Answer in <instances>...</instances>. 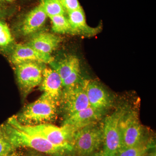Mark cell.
<instances>
[{
    "instance_id": "cell-1",
    "label": "cell",
    "mask_w": 156,
    "mask_h": 156,
    "mask_svg": "<svg viewBox=\"0 0 156 156\" xmlns=\"http://www.w3.org/2000/svg\"><path fill=\"white\" fill-rule=\"evenodd\" d=\"M1 126L7 139L15 149L28 147L52 156H69L72 154L68 151L53 145L37 134L22 131L7 122Z\"/></svg>"
},
{
    "instance_id": "cell-2",
    "label": "cell",
    "mask_w": 156,
    "mask_h": 156,
    "mask_svg": "<svg viewBox=\"0 0 156 156\" xmlns=\"http://www.w3.org/2000/svg\"><path fill=\"white\" fill-rule=\"evenodd\" d=\"M6 122L22 131L42 136L53 145L63 148L72 154H74V135L76 131L72 127L66 126L58 127L50 123L24 126L17 122L15 116L9 118Z\"/></svg>"
},
{
    "instance_id": "cell-3",
    "label": "cell",
    "mask_w": 156,
    "mask_h": 156,
    "mask_svg": "<svg viewBox=\"0 0 156 156\" xmlns=\"http://www.w3.org/2000/svg\"><path fill=\"white\" fill-rule=\"evenodd\" d=\"M58 105L53 98L43 93L38 99L27 105L15 117L18 122L24 126L49 123L56 119Z\"/></svg>"
},
{
    "instance_id": "cell-4",
    "label": "cell",
    "mask_w": 156,
    "mask_h": 156,
    "mask_svg": "<svg viewBox=\"0 0 156 156\" xmlns=\"http://www.w3.org/2000/svg\"><path fill=\"white\" fill-rule=\"evenodd\" d=\"M127 111L126 108H117L105 119L102 124L103 149L101 156H117L121 147L119 122L121 118Z\"/></svg>"
},
{
    "instance_id": "cell-5",
    "label": "cell",
    "mask_w": 156,
    "mask_h": 156,
    "mask_svg": "<svg viewBox=\"0 0 156 156\" xmlns=\"http://www.w3.org/2000/svg\"><path fill=\"white\" fill-rule=\"evenodd\" d=\"M102 126L97 122L79 129L74 135V151L78 156H87L96 152L102 145Z\"/></svg>"
},
{
    "instance_id": "cell-6",
    "label": "cell",
    "mask_w": 156,
    "mask_h": 156,
    "mask_svg": "<svg viewBox=\"0 0 156 156\" xmlns=\"http://www.w3.org/2000/svg\"><path fill=\"white\" fill-rule=\"evenodd\" d=\"M59 105L65 119L90 106L83 80L74 87L63 89Z\"/></svg>"
},
{
    "instance_id": "cell-7",
    "label": "cell",
    "mask_w": 156,
    "mask_h": 156,
    "mask_svg": "<svg viewBox=\"0 0 156 156\" xmlns=\"http://www.w3.org/2000/svg\"><path fill=\"white\" fill-rule=\"evenodd\" d=\"M119 129L121 137L120 151L138 144L143 139L142 126L137 113L133 111L127 110L124 114L120 119Z\"/></svg>"
},
{
    "instance_id": "cell-8",
    "label": "cell",
    "mask_w": 156,
    "mask_h": 156,
    "mask_svg": "<svg viewBox=\"0 0 156 156\" xmlns=\"http://www.w3.org/2000/svg\"><path fill=\"white\" fill-rule=\"evenodd\" d=\"M44 64L29 62L15 66L18 85L24 95H27L34 88L41 85L45 67Z\"/></svg>"
},
{
    "instance_id": "cell-9",
    "label": "cell",
    "mask_w": 156,
    "mask_h": 156,
    "mask_svg": "<svg viewBox=\"0 0 156 156\" xmlns=\"http://www.w3.org/2000/svg\"><path fill=\"white\" fill-rule=\"evenodd\" d=\"M83 84L90 106L102 112L111 106V98L99 83L91 80H84Z\"/></svg>"
},
{
    "instance_id": "cell-10",
    "label": "cell",
    "mask_w": 156,
    "mask_h": 156,
    "mask_svg": "<svg viewBox=\"0 0 156 156\" xmlns=\"http://www.w3.org/2000/svg\"><path fill=\"white\" fill-rule=\"evenodd\" d=\"M11 60L12 63L16 66L29 62L50 64L55 59L50 54L41 53L27 44H22L15 46Z\"/></svg>"
},
{
    "instance_id": "cell-11",
    "label": "cell",
    "mask_w": 156,
    "mask_h": 156,
    "mask_svg": "<svg viewBox=\"0 0 156 156\" xmlns=\"http://www.w3.org/2000/svg\"><path fill=\"white\" fill-rule=\"evenodd\" d=\"M40 86L43 93L53 98L59 105L63 87L62 80L58 73L53 68L45 67Z\"/></svg>"
},
{
    "instance_id": "cell-12",
    "label": "cell",
    "mask_w": 156,
    "mask_h": 156,
    "mask_svg": "<svg viewBox=\"0 0 156 156\" xmlns=\"http://www.w3.org/2000/svg\"><path fill=\"white\" fill-rule=\"evenodd\" d=\"M104 112L89 106L64 119L62 126H69L76 131L90 124L97 122Z\"/></svg>"
},
{
    "instance_id": "cell-13",
    "label": "cell",
    "mask_w": 156,
    "mask_h": 156,
    "mask_svg": "<svg viewBox=\"0 0 156 156\" xmlns=\"http://www.w3.org/2000/svg\"><path fill=\"white\" fill-rule=\"evenodd\" d=\"M48 16L41 4L27 14L20 27L22 35H30L35 33L45 24Z\"/></svg>"
},
{
    "instance_id": "cell-14",
    "label": "cell",
    "mask_w": 156,
    "mask_h": 156,
    "mask_svg": "<svg viewBox=\"0 0 156 156\" xmlns=\"http://www.w3.org/2000/svg\"><path fill=\"white\" fill-rule=\"evenodd\" d=\"M67 12L73 34L92 37L96 35L101 30L100 27H92L87 24L85 13L82 8Z\"/></svg>"
},
{
    "instance_id": "cell-15",
    "label": "cell",
    "mask_w": 156,
    "mask_h": 156,
    "mask_svg": "<svg viewBox=\"0 0 156 156\" xmlns=\"http://www.w3.org/2000/svg\"><path fill=\"white\" fill-rule=\"evenodd\" d=\"M61 39L50 33L41 32L35 35L27 44L39 52L50 54L58 47Z\"/></svg>"
},
{
    "instance_id": "cell-16",
    "label": "cell",
    "mask_w": 156,
    "mask_h": 156,
    "mask_svg": "<svg viewBox=\"0 0 156 156\" xmlns=\"http://www.w3.org/2000/svg\"><path fill=\"white\" fill-rule=\"evenodd\" d=\"M50 65L52 68L58 73L62 82L76 68L80 66L79 58L74 55L68 56L58 61H55L54 60Z\"/></svg>"
},
{
    "instance_id": "cell-17",
    "label": "cell",
    "mask_w": 156,
    "mask_h": 156,
    "mask_svg": "<svg viewBox=\"0 0 156 156\" xmlns=\"http://www.w3.org/2000/svg\"><path fill=\"white\" fill-rule=\"evenodd\" d=\"M154 147V144L151 141L143 139L138 144L120 151L117 156H138L147 153Z\"/></svg>"
},
{
    "instance_id": "cell-18",
    "label": "cell",
    "mask_w": 156,
    "mask_h": 156,
    "mask_svg": "<svg viewBox=\"0 0 156 156\" xmlns=\"http://www.w3.org/2000/svg\"><path fill=\"white\" fill-rule=\"evenodd\" d=\"M52 23V30L54 33L59 34H71L73 31L68 18L64 14L56 15L49 17Z\"/></svg>"
},
{
    "instance_id": "cell-19",
    "label": "cell",
    "mask_w": 156,
    "mask_h": 156,
    "mask_svg": "<svg viewBox=\"0 0 156 156\" xmlns=\"http://www.w3.org/2000/svg\"><path fill=\"white\" fill-rule=\"evenodd\" d=\"M40 4L48 17L65 14V10L60 0H41Z\"/></svg>"
},
{
    "instance_id": "cell-20",
    "label": "cell",
    "mask_w": 156,
    "mask_h": 156,
    "mask_svg": "<svg viewBox=\"0 0 156 156\" xmlns=\"http://www.w3.org/2000/svg\"><path fill=\"white\" fill-rule=\"evenodd\" d=\"M13 41V37L9 27L0 20V48H7Z\"/></svg>"
},
{
    "instance_id": "cell-21",
    "label": "cell",
    "mask_w": 156,
    "mask_h": 156,
    "mask_svg": "<svg viewBox=\"0 0 156 156\" xmlns=\"http://www.w3.org/2000/svg\"><path fill=\"white\" fill-rule=\"evenodd\" d=\"M82 80L80 66L76 68L71 73L62 81L63 89H67L74 87Z\"/></svg>"
},
{
    "instance_id": "cell-22",
    "label": "cell",
    "mask_w": 156,
    "mask_h": 156,
    "mask_svg": "<svg viewBox=\"0 0 156 156\" xmlns=\"http://www.w3.org/2000/svg\"><path fill=\"white\" fill-rule=\"evenodd\" d=\"M15 148L7 139L0 126V156L9 154L14 151Z\"/></svg>"
},
{
    "instance_id": "cell-23",
    "label": "cell",
    "mask_w": 156,
    "mask_h": 156,
    "mask_svg": "<svg viewBox=\"0 0 156 156\" xmlns=\"http://www.w3.org/2000/svg\"><path fill=\"white\" fill-rule=\"evenodd\" d=\"M65 11L67 12L82 8L78 0H60Z\"/></svg>"
},
{
    "instance_id": "cell-24",
    "label": "cell",
    "mask_w": 156,
    "mask_h": 156,
    "mask_svg": "<svg viewBox=\"0 0 156 156\" xmlns=\"http://www.w3.org/2000/svg\"><path fill=\"white\" fill-rule=\"evenodd\" d=\"M4 156H21L18 154V153L15 152V151L9 154L6 155Z\"/></svg>"
},
{
    "instance_id": "cell-25",
    "label": "cell",
    "mask_w": 156,
    "mask_h": 156,
    "mask_svg": "<svg viewBox=\"0 0 156 156\" xmlns=\"http://www.w3.org/2000/svg\"><path fill=\"white\" fill-rule=\"evenodd\" d=\"M87 156H101V152H96L94 153L91 154Z\"/></svg>"
},
{
    "instance_id": "cell-26",
    "label": "cell",
    "mask_w": 156,
    "mask_h": 156,
    "mask_svg": "<svg viewBox=\"0 0 156 156\" xmlns=\"http://www.w3.org/2000/svg\"><path fill=\"white\" fill-rule=\"evenodd\" d=\"M147 156H156V151H154L149 154H148Z\"/></svg>"
},
{
    "instance_id": "cell-27",
    "label": "cell",
    "mask_w": 156,
    "mask_h": 156,
    "mask_svg": "<svg viewBox=\"0 0 156 156\" xmlns=\"http://www.w3.org/2000/svg\"><path fill=\"white\" fill-rule=\"evenodd\" d=\"M15 0H0V2H12Z\"/></svg>"
},
{
    "instance_id": "cell-28",
    "label": "cell",
    "mask_w": 156,
    "mask_h": 156,
    "mask_svg": "<svg viewBox=\"0 0 156 156\" xmlns=\"http://www.w3.org/2000/svg\"><path fill=\"white\" fill-rule=\"evenodd\" d=\"M147 153H146L142 154L138 156H147Z\"/></svg>"
},
{
    "instance_id": "cell-29",
    "label": "cell",
    "mask_w": 156,
    "mask_h": 156,
    "mask_svg": "<svg viewBox=\"0 0 156 156\" xmlns=\"http://www.w3.org/2000/svg\"><path fill=\"white\" fill-rule=\"evenodd\" d=\"M30 156H37V154H32V155H30Z\"/></svg>"
},
{
    "instance_id": "cell-30",
    "label": "cell",
    "mask_w": 156,
    "mask_h": 156,
    "mask_svg": "<svg viewBox=\"0 0 156 156\" xmlns=\"http://www.w3.org/2000/svg\"><path fill=\"white\" fill-rule=\"evenodd\" d=\"M37 156H41L39 155H37Z\"/></svg>"
}]
</instances>
